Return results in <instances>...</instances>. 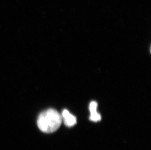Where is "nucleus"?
Listing matches in <instances>:
<instances>
[{
    "instance_id": "1",
    "label": "nucleus",
    "mask_w": 151,
    "mask_h": 150,
    "mask_svg": "<svg viewBox=\"0 0 151 150\" xmlns=\"http://www.w3.org/2000/svg\"><path fill=\"white\" fill-rule=\"evenodd\" d=\"M62 121L61 115L55 109H49L40 114L37 125L42 132L52 133L59 129Z\"/></svg>"
},
{
    "instance_id": "2",
    "label": "nucleus",
    "mask_w": 151,
    "mask_h": 150,
    "mask_svg": "<svg viewBox=\"0 0 151 150\" xmlns=\"http://www.w3.org/2000/svg\"><path fill=\"white\" fill-rule=\"evenodd\" d=\"M61 116L65 124L68 127H72L76 124V118L67 109L63 110Z\"/></svg>"
},
{
    "instance_id": "3",
    "label": "nucleus",
    "mask_w": 151,
    "mask_h": 150,
    "mask_svg": "<svg viewBox=\"0 0 151 150\" xmlns=\"http://www.w3.org/2000/svg\"><path fill=\"white\" fill-rule=\"evenodd\" d=\"M97 102L95 101H91L89 105V110L91 114L89 119L92 121L98 122L101 120V115L97 112Z\"/></svg>"
}]
</instances>
